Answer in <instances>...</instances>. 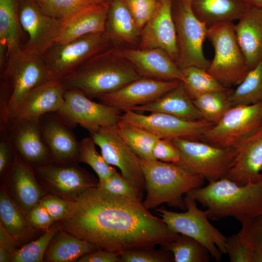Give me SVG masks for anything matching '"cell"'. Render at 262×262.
<instances>
[{"label":"cell","instance_id":"cell-1","mask_svg":"<svg viewBox=\"0 0 262 262\" xmlns=\"http://www.w3.org/2000/svg\"><path fill=\"white\" fill-rule=\"evenodd\" d=\"M144 202L91 188L82 194L58 225L98 249L120 255L131 249L165 246L179 235Z\"/></svg>","mask_w":262,"mask_h":262},{"label":"cell","instance_id":"cell-2","mask_svg":"<svg viewBox=\"0 0 262 262\" xmlns=\"http://www.w3.org/2000/svg\"><path fill=\"white\" fill-rule=\"evenodd\" d=\"M186 194L206 208L211 220L232 217L243 224L262 214V180L239 185L224 178Z\"/></svg>","mask_w":262,"mask_h":262},{"label":"cell","instance_id":"cell-3","mask_svg":"<svg viewBox=\"0 0 262 262\" xmlns=\"http://www.w3.org/2000/svg\"><path fill=\"white\" fill-rule=\"evenodd\" d=\"M122 60L112 49L104 50L61 79V82L66 90H78L88 97L98 98L142 77L130 63Z\"/></svg>","mask_w":262,"mask_h":262},{"label":"cell","instance_id":"cell-4","mask_svg":"<svg viewBox=\"0 0 262 262\" xmlns=\"http://www.w3.org/2000/svg\"><path fill=\"white\" fill-rule=\"evenodd\" d=\"M1 72L0 128L34 89L49 80L43 56L20 46L9 53Z\"/></svg>","mask_w":262,"mask_h":262},{"label":"cell","instance_id":"cell-5","mask_svg":"<svg viewBox=\"0 0 262 262\" xmlns=\"http://www.w3.org/2000/svg\"><path fill=\"white\" fill-rule=\"evenodd\" d=\"M140 162L147 192L143 202L149 209L166 203L186 210L183 195L202 186L205 180L174 163L142 159Z\"/></svg>","mask_w":262,"mask_h":262},{"label":"cell","instance_id":"cell-6","mask_svg":"<svg viewBox=\"0 0 262 262\" xmlns=\"http://www.w3.org/2000/svg\"><path fill=\"white\" fill-rule=\"evenodd\" d=\"M233 22H225L208 28L207 38L214 50L207 71L229 88L238 85L250 70L240 47Z\"/></svg>","mask_w":262,"mask_h":262},{"label":"cell","instance_id":"cell-7","mask_svg":"<svg viewBox=\"0 0 262 262\" xmlns=\"http://www.w3.org/2000/svg\"><path fill=\"white\" fill-rule=\"evenodd\" d=\"M184 201L185 212H175L162 207L155 211L172 231L197 241L208 250L212 259L220 261L222 255L226 254L227 237L210 223L207 211L199 209L193 197L186 194Z\"/></svg>","mask_w":262,"mask_h":262},{"label":"cell","instance_id":"cell-8","mask_svg":"<svg viewBox=\"0 0 262 262\" xmlns=\"http://www.w3.org/2000/svg\"><path fill=\"white\" fill-rule=\"evenodd\" d=\"M191 0H172V12L179 49L177 65L180 69L197 66L207 70L211 62L205 57L203 45L208 27L194 14Z\"/></svg>","mask_w":262,"mask_h":262},{"label":"cell","instance_id":"cell-9","mask_svg":"<svg viewBox=\"0 0 262 262\" xmlns=\"http://www.w3.org/2000/svg\"><path fill=\"white\" fill-rule=\"evenodd\" d=\"M172 141L180 152V160L175 164L209 182L226 178L235 156L233 148L217 147L200 141Z\"/></svg>","mask_w":262,"mask_h":262},{"label":"cell","instance_id":"cell-10","mask_svg":"<svg viewBox=\"0 0 262 262\" xmlns=\"http://www.w3.org/2000/svg\"><path fill=\"white\" fill-rule=\"evenodd\" d=\"M105 33L90 34L66 43H56L42 55L49 79L61 80L86 61L105 50Z\"/></svg>","mask_w":262,"mask_h":262},{"label":"cell","instance_id":"cell-11","mask_svg":"<svg viewBox=\"0 0 262 262\" xmlns=\"http://www.w3.org/2000/svg\"><path fill=\"white\" fill-rule=\"evenodd\" d=\"M262 124L261 103L230 108L203 134L201 141L220 148H233Z\"/></svg>","mask_w":262,"mask_h":262},{"label":"cell","instance_id":"cell-12","mask_svg":"<svg viewBox=\"0 0 262 262\" xmlns=\"http://www.w3.org/2000/svg\"><path fill=\"white\" fill-rule=\"evenodd\" d=\"M120 119L146 130L159 138L172 141L185 139L201 141L204 133L214 124L206 120H191L170 114L152 112L142 115L129 110Z\"/></svg>","mask_w":262,"mask_h":262},{"label":"cell","instance_id":"cell-13","mask_svg":"<svg viewBox=\"0 0 262 262\" xmlns=\"http://www.w3.org/2000/svg\"><path fill=\"white\" fill-rule=\"evenodd\" d=\"M90 134L106 161L118 167L123 178L144 195L146 186L140 158L120 136L116 125L102 127Z\"/></svg>","mask_w":262,"mask_h":262},{"label":"cell","instance_id":"cell-14","mask_svg":"<svg viewBox=\"0 0 262 262\" xmlns=\"http://www.w3.org/2000/svg\"><path fill=\"white\" fill-rule=\"evenodd\" d=\"M33 169L37 180L51 194L73 202L98 181L76 163L51 162Z\"/></svg>","mask_w":262,"mask_h":262},{"label":"cell","instance_id":"cell-15","mask_svg":"<svg viewBox=\"0 0 262 262\" xmlns=\"http://www.w3.org/2000/svg\"><path fill=\"white\" fill-rule=\"evenodd\" d=\"M64 98V103L56 112L73 126L79 125L90 133L116 125L120 119L121 111L94 102L80 91L65 90Z\"/></svg>","mask_w":262,"mask_h":262},{"label":"cell","instance_id":"cell-16","mask_svg":"<svg viewBox=\"0 0 262 262\" xmlns=\"http://www.w3.org/2000/svg\"><path fill=\"white\" fill-rule=\"evenodd\" d=\"M19 19L28 35L25 49L42 56L58 42L61 19L48 13L36 0H20Z\"/></svg>","mask_w":262,"mask_h":262},{"label":"cell","instance_id":"cell-17","mask_svg":"<svg viewBox=\"0 0 262 262\" xmlns=\"http://www.w3.org/2000/svg\"><path fill=\"white\" fill-rule=\"evenodd\" d=\"M0 135L11 143L16 152L33 168L51 162L42 138L40 117L11 118L2 128Z\"/></svg>","mask_w":262,"mask_h":262},{"label":"cell","instance_id":"cell-18","mask_svg":"<svg viewBox=\"0 0 262 262\" xmlns=\"http://www.w3.org/2000/svg\"><path fill=\"white\" fill-rule=\"evenodd\" d=\"M181 82L142 77L97 98L101 103L124 112L155 101Z\"/></svg>","mask_w":262,"mask_h":262},{"label":"cell","instance_id":"cell-19","mask_svg":"<svg viewBox=\"0 0 262 262\" xmlns=\"http://www.w3.org/2000/svg\"><path fill=\"white\" fill-rule=\"evenodd\" d=\"M42 136L50 154L51 162H78L80 142L73 133V126L56 112L40 117Z\"/></svg>","mask_w":262,"mask_h":262},{"label":"cell","instance_id":"cell-20","mask_svg":"<svg viewBox=\"0 0 262 262\" xmlns=\"http://www.w3.org/2000/svg\"><path fill=\"white\" fill-rule=\"evenodd\" d=\"M112 49L116 56L130 63L142 77L182 82L184 81L181 69L161 49Z\"/></svg>","mask_w":262,"mask_h":262},{"label":"cell","instance_id":"cell-21","mask_svg":"<svg viewBox=\"0 0 262 262\" xmlns=\"http://www.w3.org/2000/svg\"><path fill=\"white\" fill-rule=\"evenodd\" d=\"M172 2L160 0L156 11L141 31L140 47L142 49H161L177 64L179 49Z\"/></svg>","mask_w":262,"mask_h":262},{"label":"cell","instance_id":"cell-22","mask_svg":"<svg viewBox=\"0 0 262 262\" xmlns=\"http://www.w3.org/2000/svg\"><path fill=\"white\" fill-rule=\"evenodd\" d=\"M233 148L235 156L226 178L239 185L262 180V124Z\"/></svg>","mask_w":262,"mask_h":262},{"label":"cell","instance_id":"cell-23","mask_svg":"<svg viewBox=\"0 0 262 262\" xmlns=\"http://www.w3.org/2000/svg\"><path fill=\"white\" fill-rule=\"evenodd\" d=\"M5 176L15 202L27 216L43 195L33 168L15 151L12 165Z\"/></svg>","mask_w":262,"mask_h":262},{"label":"cell","instance_id":"cell-24","mask_svg":"<svg viewBox=\"0 0 262 262\" xmlns=\"http://www.w3.org/2000/svg\"><path fill=\"white\" fill-rule=\"evenodd\" d=\"M65 91L61 80H47L25 97L11 118L40 117L58 111L64 103Z\"/></svg>","mask_w":262,"mask_h":262},{"label":"cell","instance_id":"cell-25","mask_svg":"<svg viewBox=\"0 0 262 262\" xmlns=\"http://www.w3.org/2000/svg\"><path fill=\"white\" fill-rule=\"evenodd\" d=\"M109 1L92 5L62 20L57 43H66L94 33H105Z\"/></svg>","mask_w":262,"mask_h":262},{"label":"cell","instance_id":"cell-26","mask_svg":"<svg viewBox=\"0 0 262 262\" xmlns=\"http://www.w3.org/2000/svg\"><path fill=\"white\" fill-rule=\"evenodd\" d=\"M249 69L262 61V7L251 6L234 25Z\"/></svg>","mask_w":262,"mask_h":262},{"label":"cell","instance_id":"cell-27","mask_svg":"<svg viewBox=\"0 0 262 262\" xmlns=\"http://www.w3.org/2000/svg\"><path fill=\"white\" fill-rule=\"evenodd\" d=\"M131 111L160 112L191 120H205L187 94L182 82L155 101L135 107Z\"/></svg>","mask_w":262,"mask_h":262},{"label":"cell","instance_id":"cell-28","mask_svg":"<svg viewBox=\"0 0 262 262\" xmlns=\"http://www.w3.org/2000/svg\"><path fill=\"white\" fill-rule=\"evenodd\" d=\"M192 10L208 28L238 20L251 7L244 0H191Z\"/></svg>","mask_w":262,"mask_h":262},{"label":"cell","instance_id":"cell-29","mask_svg":"<svg viewBox=\"0 0 262 262\" xmlns=\"http://www.w3.org/2000/svg\"><path fill=\"white\" fill-rule=\"evenodd\" d=\"M105 33L110 40L136 43L141 32L122 0H110Z\"/></svg>","mask_w":262,"mask_h":262},{"label":"cell","instance_id":"cell-30","mask_svg":"<svg viewBox=\"0 0 262 262\" xmlns=\"http://www.w3.org/2000/svg\"><path fill=\"white\" fill-rule=\"evenodd\" d=\"M98 250L89 242L62 230L47 249L48 262L77 261L82 256Z\"/></svg>","mask_w":262,"mask_h":262},{"label":"cell","instance_id":"cell-31","mask_svg":"<svg viewBox=\"0 0 262 262\" xmlns=\"http://www.w3.org/2000/svg\"><path fill=\"white\" fill-rule=\"evenodd\" d=\"M25 215L6 191L1 190L0 224L16 244L25 239L32 231V224Z\"/></svg>","mask_w":262,"mask_h":262},{"label":"cell","instance_id":"cell-32","mask_svg":"<svg viewBox=\"0 0 262 262\" xmlns=\"http://www.w3.org/2000/svg\"><path fill=\"white\" fill-rule=\"evenodd\" d=\"M20 0H0V44L9 53L20 47Z\"/></svg>","mask_w":262,"mask_h":262},{"label":"cell","instance_id":"cell-33","mask_svg":"<svg viewBox=\"0 0 262 262\" xmlns=\"http://www.w3.org/2000/svg\"><path fill=\"white\" fill-rule=\"evenodd\" d=\"M116 127L122 138L140 159L155 160L153 155V149L159 139L158 136L121 119L117 123Z\"/></svg>","mask_w":262,"mask_h":262},{"label":"cell","instance_id":"cell-34","mask_svg":"<svg viewBox=\"0 0 262 262\" xmlns=\"http://www.w3.org/2000/svg\"><path fill=\"white\" fill-rule=\"evenodd\" d=\"M231 108L261 103L262 61L250 69L242 82L229 96Z\"/></svg>","mask_w":262,"mask_h":262},{"label":"cell","instance_id":"cell-35","mask_svg":"<svg viewBox=\"0 0 262 262\" xmlns=\"http://www.w3.org/2000/svg\"><path fill=\"white\" fill-rule=\"evenodd\" d=\"M162 249L171 252L175 262H208L211 257L208 250L195 239L179 234Z\"/></svg>","mask_w":262,"mask_h":262},{"label":"cell","instance_id":"cell-36","mask_svg":"<svg viewBox=\"0 0 262 262\" xmlns=\"http://www.w3.org/2000/svg\"><path fill=\"white\" fill-rule=\"evenodd\" d=\"M184 77V89L192 100L205 93L229 89L219 82L207 70L195 66L181 69Z\"/></svg>","mask_w":262,"mask_h":262},{"label":"cell","instance_id":"cell-37","mask_svg":"<svg viewBox=\"0 0 262 262\" xmlns=\"http://www.w3.org/2000/svg\"><path fill=\"white\" fill-rule=\"evenodd\" d=\"M229 89L205 93L192 100L204 119L217 123L231 108Z\"/></svg>","mask_w":262,"mask_h":262},{"label":"cell","instance_id":"cell-38","mask_svg":"<svg viewBox=\"0 0 262 262\" xmlns=\"http://www.w3.org/2000/svg\"><path fill=\"white\" fill-rule=\"evenodd\" d=\"M96 144L90 136L80 141L78 162L89 165L96 172L98 180L109 177L115 168L109 164L97 151Z\"/></svg>","mask_w":262,"mask_h":262},{"label":"cell","instance_id":"cell-39","mask_svg":"<svg viewBox=\"0 0 262 262\" xmlns=\"http://www.w3.org/2000/svg\"><path fill=\"white\" fill-rule=\"evenodd\" d=\"M59 229L58 225H53L38 239L24 246L19 249H16L12 256L11 262H43L47 248Z\"/></svg>","mask_w":262,"mask_h":262},{"label":"cell","instance_id":"cell-40","mask_svg":"<svg viewBox=\"0 0 262 262\" xmlns=\"http://www.w3.org/2000/svg\"><path fill=\"white\" fill-rule=\"evenodd\" d=\"M50 15L63 19L96 3L98 0H36Z\"/></svg>","mask_w":262,"mask_h":262},{"label":"cell","instance_id":"cell-41","mask_svg":"<svg viewBox=\"0 0 262 262\" xmlns=\"http://www.w3.org/2000/svg\"><path fill=\"white\" fill-rule=\"evenodd\" d=\"M97 187L100 190L116 196L142 201V194L132 186L116 169L107 178L98 180Z\"/></svg>","mask_w":262,"mask_h":262},{"label":"cell","instance_id":"cell-42","mask_svg":"<svg viewBox=\"0 0 262 262\" xmlns=\"http://www.w3.org/2000/svg\"><path fill=\"white\" fill-rule=\"evenodd\" d=\"M226 249L231 262H262V253L244 243L239 232L227 237Z\"/></svg>","mask_w":262,"mask_h":262},{"label":"cell","instance_id":"cell-43","mask_svg":"<svg viewBox=\"0 0 262 262\" xmlns=\"http://www.w3.org/2000/svg\"><path fill=\"white\" fill-rule=\"evenodd\" d=\"M171 253L164 249L158 250L154 247H148L127 250L121 253L120 257L121 262H174Z\"/></svg>","mask_w":262,"mask_h":262},{"label":"cell","instance_id":"cell-44","mask_svg":"<svg viewBox=\"0 0 262 262\" xmlns=\"http://www.w3.org/2000/svg\"><path fill=\"white\" fill-rule=\"evenodd\" d=\"M129 10L136 25L142 29L156 11L160 0H122Z\"/></svg>","mask_w":262,"mask_h":262},{"label":"cell","instance_id":"cell-45","mask_svg":"<svg viewBox=\"0 0 262 262\" xmlns=\"http://www.w3.org/2000/svg\"><path fill=\"white\" fill-rule=\"evenodd\" d=\"M239 233L244 243L262 253V214L242 224Z\"/></svg>","mask_w":262,"mask_h":262},{"label":"cell","instance_id":"cell-46","mask_svg":"<svg viewBox=\"0 0 262 262\" xmlns=\"http://www.w3.org/2000/svg\"><path fill=\"white\" fill-rule=\"evenodd\" d=\"M39 203L48 211L54 221L65 218L74 203L51 194L42 197Z\"/></svg>","mask_w":262,"mask_h":262},{"label":"cell","instance_id":"cell-47","mask_svg":"<svg viewBox=\"0 0 262 262\" xmlns=\"http://www.w3.org/2000/svg\"><path fill=\"white\" fill-rule=\"evenodd\" d=\"M153 155L155 160L175 164L180 158V152L174 144L169 140L159 138L153 149Z\"/></svg>","mask_w":262,"mask_h":262},{"label":"cell","instance_id":"cell-48","mask_svg":"<svg viewBox=\"0 0 262 262\" xmlns=\"http://www.w3.org/2000/svg\"><path fill=\"white\" fill-rule=\"evenodd\" d=\"M27 217L33 226L47 230L54 222L48 211L39 203L31 209Z\"/></svg>","mask_w":262,"mask_h":262},{"label":"cell","instance_id":"cell-49","mask_svg":"<svg viewBox=\"0 0 262 262\" xmlns=\"http://www.w3.org/2000/svg\"><path fill=\"white\" fill-rule=\"evenodd\" d=\"M15 150L11 143L4 136L0 139V174L2 176L10 169L14 159Z\"/></svg>","mask_w":262,"mask_h":262},{"label":"cell","instance_id":"cell-50","mask_svg":"<svg viewBox=\"0 0 262 262\" xmlns=\"http://www.w3.org/2000/svg\"><path fill=\"white\" fill-rule=\"evenodd\" d=\"M16 245L14 239L0 224V262L11 261L12 257L16 250Z\"/></svg>","mask_w":262,"mask_h":262},{"label":"cell","instance_id":"cell-51","mask_svg":"<svg viewBox=\"0 0 262 262\" xmlns=\"http://www.w3.org/2000/svg\"><path fill=\"white\" fill-rule=\"evenodd\" d=\"M77 262H121L120 257L114 253L98 249L86 254Z\"/></svg>","mask_w":262,"mask_h":262},{"label":"cell","instance_id":"cell-52","mask_svg":"<svg viewBox=\"0 0 262 262\" xmlns=\"http://www.w3.org/2000/svg\"><path fill=\"white\" fill-rule=\"evenodd\" d=\"M244 0L250 6L262 7V0Z\"/></svg>","mask_w":262,"mask_h":262},{"label":"cell","instance_id":"cell-53","mask_svg":"<svg viewBox=\"0 0 262 262\" xmlns=\"http://www.w3.org/2000/svg\"><path fill=\"white\" fill-rule=\"evenodd\" d=\"M98 0L101 2H108L110 1V0Z\"/></svg>","mask_w":262,"mask_h":262},{"label":"cell","instance_id":"cell-54","mask_svg":"<svg viewBox=\"0 0 262 262\" xmlns=\"http://www.w3.org/2000/svg\"><path fill=\"white\" fill-rule=\"evenodd\" d=\"M261 104H262V101H261Z\"/></svg>","mask_w":262,"mask_h":262},{"label":"cell","instance_id":"cell-55","mask_svg":"<svg viewBox=\"0 0 262 262\" xmlns=\"http://www.w3.org/2000/svg\"><path fill=\"white\" fill-rule=\"evenodd\" d=\"M261 174H262V172H261Z\"/></svg>","mask_w":262,"mask_h":262}]
</instances>
